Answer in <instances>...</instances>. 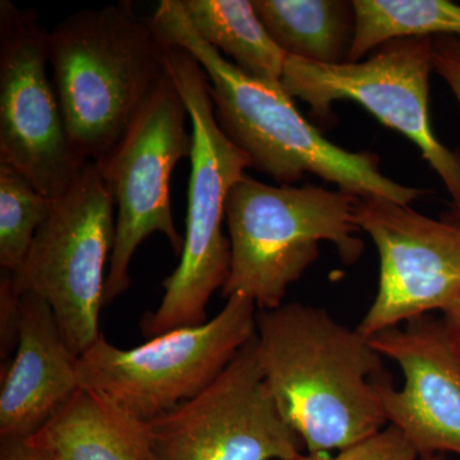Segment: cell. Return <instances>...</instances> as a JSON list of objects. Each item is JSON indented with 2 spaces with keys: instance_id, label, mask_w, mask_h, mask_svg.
Segmentation results:
<instances>
[{
  "instance_id": "obj_1",
  "label": "cell",
  "mask_w": 460,
  "mask_h": 460,
  "mask_svg": "<svg viewBox=\"0 0 460 460\" xmlns=\"http://www.w3.org/2000/svg\"><path fill=\"white\" fill-rule=\"evenodd\" d=\"M256 348L272 399L305 453L341 452L386 428L377 393L384 357L358 329L290 302L257 311Z\"/></svg>"
},
{
  "instance_id": "obj_2",
  "label": "cell",
  "mask_w": 460,
  "mask_h": 460,
  "mask_svg": "<svg viewBox=\"0 0 460 460\" xmlns=\"http://www.w3.org/2000/svg\"><path fill=\"white\" fill-rule=\"evenodd\" d=\"M153 23L168 48L189 51L204 69L217 123L252 168L280 184L314 174L358 198L410 205L425 190L385 177L374 154L352 153L329 141L299 113L280 84L256 80L224 58L190 25L181 0H162Z\"/></svg>"
},
{
  "instance_id": "obj_3",
  "label": "cell",
  "mask_w": 460,
  "mask_h": 460,
  "mask_svg": "<svg viewBox=\"0 0 460 460\" xmlns=\"http://www.w3.org/2000/svg\"><path fill=\"white\" fill-rule=\"evenodd\" d=\"M48 48L75 153L102 162L168 77L169 48L131 0L71 14L49 31Z\"/></svg>"
},
{
  "instance_id": "obj_4",
  "label": "cell",
  "mask_w": 460,
  "mask_h": 460,
  "mask_svg": "<svg viewBox=\"0 0 460 460\" xmlns=\"http://www.w3.org/2000/svg\"><path fill=\"white\" fill-rule=\"evenodd\" d=\"M358 196L317 186H271L244 174L230 190L226 223L229 277L222 296H242L259 310L283 305L319 256V243L334 244L341 261H358L362 239L356 224Z\"/></svg>"
},
{
  "instance_id": "obj_5",
  "label": "cell",
  "mask_w": 460,
  "mask_h": 460,
  "mask_svg": "<svg viewBox=\"0 0 460 460\" xmlns=\"http://www.w3.org/2000/svg\"><path fill=\"white\" fill-rule=\"evenodd\" d=\"M166 68L189 111L193 147L183 248L177 269L163 281L162 301L142 317L141 332L148 339L208 321L206 305L229 277L230 243L223 233L226 199L252 168L217 123L198 60L181 48H169Z\"/></svg>"
},
{
  "instance_id": "obj_6",
  "label": "cell",
  "mask_w": 460,
  "mask_h": 460,
  "mask_svg": "<svg viewBox=\"0 0 460 460\" xmlns=\"http://www.w3.org/2000/svg\"><path fill=\"white\" fill-rule=\"evenodd\" d=\"M257 305L230 296L213 319L122 349L100 335L78 357V384L153 422L199 395L256 334Z\"/></svg>"
},
{
  "instance_id": "obj_7",
  "label": "cell",
  "mask_w": 460,
  "mask_h": 460,
  "mask_svg": "<svg viewBox=\"0 0 460 460\" xmlns=\"http://www.w3.org/2000/svg\"><path fill=\"white\" fill-rule=\"evenodd\" d=\"M114 201L96 163L84 166L11 272L18 295L38 296L53 311L75 356L95 344L115 238Z\"/></svg>"
},
{
  "instance_id": "obj_8",
  "label": "cell",
  "mask_w": 460,
  "mask_h": 460,
  "mask_svg": "<svg viewBox=\"0 0 460 460\" xmlns=\"http://www.w3.org/2000/svg\"><path fill=\"white\" fill-rule=\"evenodd\" d=\"M432 38L387 41L357 63L320 65L287 57L281 87L307 102L316 119L329 120L339 100H352L420 148L460 214V154L436 137L429 119Z\"/></svg>"
},
{
  "instance_id": "obj_9",
  "label": "cell",
  "mask_w": 460,
  "mask_h": 460,
  "mask_svg": "<svg viewBox=\"0 0 460 460\" xmlns=\"http://www.w3.org/2000/svg\"><path fill=\"white\" fill-rule=\"evenodd\" d=\"M187 117L186 104L168 74L122 141L96 163L117 206L104 305L128 292L133 256L151 235H164L172 253L181 256L184 238L172 214L171 181L175 165L192 155Z\"/></svg>"
},
{
  "instance_id": "obj_10",
  "label": "cell",
  "mask_w": 460,
  "mask_h": 460,
  "mask_svg": "<svg viewBox=\"0 0 460 460\" xmlns=\"http://www.w3.org/2000/svg\"><path fill=\"white\" fill-rule=\"evenodd\" d=\"M48 36L33 9L0 2V163L57 201L86 162L75 153L48 77Z\"/></svg>"
},
{
  "instance_id": "obj_11",
  "label": "cell",
  "mask_w": 460,
  "mask_h": 460,
  "mask_svg": "<svg viewBox=\"0 0 460 460\" xmlns=\"http://www.w3.org/2000/svg\"><path fill=\"white\" fill-rule=\"evenodd\" d=\"M150 423L157 460H293L305 453L266 385L256 334L199 395Z\"/></svg>"
},
{
  "instance_id": "obj_12",
  "label": "cell",
  "mask_w": 460,
  "mask_h": 460,
  "mask_svg": "<svg viewBox=\"0 0 460 460\" xmlns=\"http://www.w3.org/2000/svg\"><path fill=\"white\" fill-rule=\"evenodd\" d=\"M356 224L380 256L377 295L359 332L372 338L460 304V214L443 219L384 198H359Z\"/></svg>"
},
{
  "instance_id": "obj_13",
  "label": "cell",
  "mask_w": 460,
  "mask_h": 460,
  "mask_svg": "<svg viewBox=\"0 0 460 460\" xmlns=\"http://www.w3.org/2000/svg\"><path fill=\"white\" fill-rule=\"evenodd\" d=\"M370 341L404 378L402 387L387 376L377 383L387 425L398 429L420 456H460V358L444 320L417 317Z\"/></svg>"
},
{
  "instance_id": "obj_14",
  "label": "cell",
  "mask_w": 460,
  "mask_h": 460,
  "mask_svg": "<svg viewBox=\"0 0 460 460\" xmlns=\"http://www.w3.org/2000/svg\"><path fill=\"white\" fill-rule=\"evenodd\" d=\"M78 356L62 337L53 311L38 296H21L16 356L3 375L0 438L26 440L81 389Z\"/></svg>"
},
{
  "instance_id": "obj_15",
  "label": "cell",
  "mask_w": 460,
  "mask_h": 460,
  "mask_svg": "<svg viewBox=\"0 0 460 460\" xmlns=\"http://www.w3.org/2000/svg\"><path fill=\"white\" fill-rule=\"evenodd\" d=\"M29 440L51 460H157L150 422L84 387Z\"/></svg>"
},
{
  "instance_id": "obj_16",
  "label": "cell",
  "mask_w": 460,
  "mask_h": 460,
  "mask_svg": "<svg viewBox=\"0 0 460 460\" xmlns=\"http://www.w3.org/2000/svg\"><path fill=\"white\" fill-rule=\"evenodd\" d=\"M253 5L287 57L320 65L348 62L356 33L353 2L253 0Z\"/></svg>"
},
{
  "instance_id": "obj_17",
  "label": "cell",
  "mask_w": 460,
  "mask_h": 460,
  "mask_svg": "<svg viewBox=\"0 0 460 460\" xmlns=\"http://www.w3.org/2000/svg\"><path fill=\"white\" fill-rule=\"evenodd\" d=\"M202 40L256 80L280 84L287 56L250 0H181Z\"/></svg>"
},
{
  "instance_id": "obj_18",
  "label": "cell",
  "mask_w": 460,
  "mask_h": 460,
  "mask_svg": "<svg viewBox=\"0 0 460 460\" xmlns=\"http://www.w3.org/2000/svg\"><path fill=\"white\" fill-rule=\"evenodd\" d=\"M356 33L348 63L402 38L460 39V4L449 0H354Z\"/></svg>"
},
{
  "instance_id": "obj_19",
  "label": "cell",
  "mask_w": 460,
  "mask_h": 460,
  "mask_svg": "<svg viewBox=\"0 0 460 460\" xmlns=\"http://www.w3.org/2000/svg\"><path fill=\"white\" fill-rule=\"evenodd\" d=\"M54 201L33 186L22 172L0 163V266L14 272L25 261Z\"/></svg>"
},
{
  "instance_id": "obj_20",
  "label": "cell",
  "mask_w": 460,
  "mask_h": 460,
  "mask_svg": "<svg viewBox=\"0 0 460 460\" xmlns=\"http://www.w3.org/2000/svg\"><path fill=\"white\" fill-rule=\"evenodd\" d=\"M419 452L394 426L387 425L377 434L332 454L302 453L293 460H420Z\"/></svg>"
},
{
  "instance_id": "obj_21",
  "label": "cell",
  "mask_w": 460,
  "mask_h": 460,
  "mask_svg": "<svg viewBox=\"0 0 460 460\" xmlns=\"http://www.w3.org/2000/svg\"><path fill=\"white\" fill-rule=\"evenodd\" d=\"M21 296L14 290L11 272L3 271L0 280V347L2 357L8 356L9 350L17 345L18 326H20Z\"/></svg>"
},
{
  "instance_id": "obj_22",
  "label": "cell",
  "mask_w": 460,
  "mask_h": 460,
  "mask_svg": "<svg viewBox=\"0 0 460 460\" xmlns=\"http://www.w3.org/2000/svg\"><path fill=\"white\" fill-rule=\"evenodd\" d=\"M432 69L453 91L460 107V39L432 38Z\"/></svg>"
},
{
  "instance_id": "obj_23",
  "label": "cell",
  "mask_w": 460,
  "mask_h": 460,
  "mask_svg": "<svg viewBox=\"0 0 460 460\" xmlns=\"http://www.w3.org/2000/svg\"><path fill=\"white\" fill-rule=\"evenodd\" d=\"M0 460H51L47 453L39 449L29 438L2 441Z\"/></svg>"
},
{
  "instance_id": "obj_24",
  "label": "cell",
  "mask_w": 460,
  "mask_h": 460,
  "mask_svg": "<svg viewBox=\"0 0 460 460\" xmlns=\"http://www.w3.org/2000/svg\"><path fill=\"white\" fill-rule=\"evenodd\" d=\"M443 320L460 358V304L450 310L449 313L444 314Z\"/></svg>"
},
{
  "instance_id": "obj_25",
  "label": "cell",
  "mask_w": 460,
  "mask_h": 460,
  "mask_svg": "<svg viewBox=\"0 0 460 460\" xmlns=\"http://www.w3.org/2000/svg\"><path fill=\"white\" fill-rule=\"evenodd\" d=\"M420 460H447L444 458L443 454H436V456H420Z\"/></svg>"
}]
</instances>
